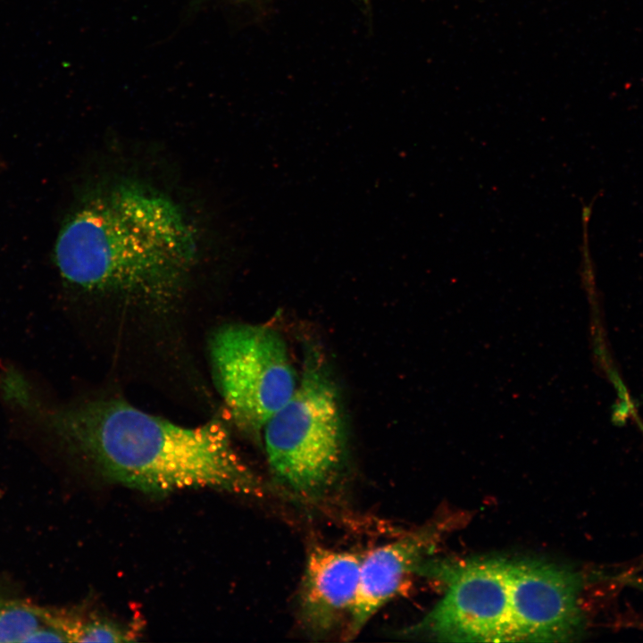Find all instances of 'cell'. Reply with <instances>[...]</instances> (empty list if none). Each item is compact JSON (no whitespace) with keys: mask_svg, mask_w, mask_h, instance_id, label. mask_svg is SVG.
Returning <instances> with one entry per match:
<instances>
[{"mask_svg":"<svg viewBox=\"0 0 643 643\" xmlns=\"http://www.w3.org/2000/svg\"><path fill=\"white\" fill-rule=\"evenodd\" d=\"M449 519L430 523L411 535L363 555L358 588L346 637L358 635L368 622L401 589L407 576L450 527Z\"/></svg>","mask_w":643,"mask_h":643,"instance_id":"cell-6","label":"cell"},{"mask_svg":"<svg viewBox=\"0 0 643 643\" xmlns=\"http://www.w3.org/2000/svg\"><path fill=\"white\" fill-rule=\"evenodd\" d=\"M197 255V235L178 203L129 181L84 201L60 230L54 248L60 274L71 285L154 305L179 296Z\"/></svg>","mask_w":643,"mask_h":643,"instance_id":"cell-2","label":"cell"},{"mask_svg":"<svg viewBox=\"0 0 643 643\" xmlns=\"http://www.w3.org/2000/svg\"><path fill=\"white\" fill-rule=\"evenodd\" d=\"M51 624L63 636L65 642H126L134 634L113 622L52 613Z\"/></svg>","mask_w":643,"mask_h":643,"instance_id":"cell-8","label":"cell"},{"mask_svg":"<svg viewBox=\"0 0 643 643\" xmlns=\"http://www.w3.org/2000/svg\"><path fill=\"white\" fill-rule=\"evenodd\" d=\"M363 555L315 547L307 557L300 589V614L314 633L331 630L353 607Z\"/></svg>","mask_w":643,"mask_h":643,"instance_id":"cell-7","label":"cell"},{"mask_svg":"<svg viewBox=\"0 0 643 643\" xmlns=\"http://www.w3.org/2000/svg\"><path fill=\"white\" fill-rule=\"evenodd\" d=\"M445 581L435 606L405 630L452 642H564L584 627L580 575L530 559L474 558L421 565Z\"/></svg>","mask_w":643,"mask_h":643,"instance_id":"cell-3","label":"cell"},{"mask_svg":"<svg viewBox=\"0 0 643 643\" xmlns=\"http://www.w3.org/2000/svg\"><path fill=\"white\" fill-rule=\"evenodd\" d=\"M210 355L217 387L235 424L259 436L298 384L284 338L271 327L229 324L213 335Z\"/></svg>","mask_w":643,"mask_h":643,"instance_id":"cell-5","label":"cell"},{"mask_svg":"<svg viewBox=\"0 0 643 643\" xmlns=\"http://www.w3.org/2000/svg\"><path fill=\"white\" fill-rule=\"evenodd\" d=\"M17 406L79 450L107 479L129 488L157 495L188 489L263 493L261 480L221 422L185 427L113 399L50 410L32 389L19 396Z\"/></svg>","mask_w":643,"mask_h":643,"instance_id":"cell-1","label":"cell"},{"mask_svg":"<svg viewBox=\"0 0 643 643\" xmlns=\"http://www.w3.org/2000/svg\"><path fill=\"white\" fill-rule=\"evenodd\" d=\"M263 433L271 470L286 489L313 497L334 481L344 456L343 419L336 388L320 368L306 365Z\"/></svg>","mask_w":643,"mask_h":643,"instance_id":"cell-4","label":"cell"},{"mask_svg":"<svg viewBox=\"0 0 643 643\" xmlns=\"http://www.w3.org/2000/svg\"><path fill=\"white\" fill-rule=\"evenodd\" d=\"M48 610L15 600H0V643H25L47 624Z\"/></svg>","mask_w":643,"mask_h":643,"instance_id":"cell-9","label":"cell"}]
</instances>
